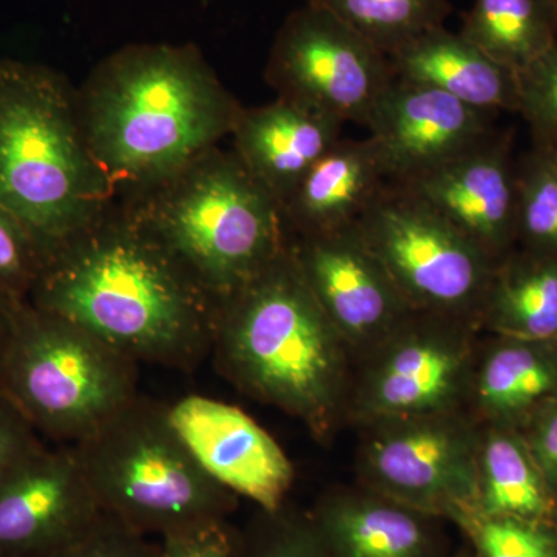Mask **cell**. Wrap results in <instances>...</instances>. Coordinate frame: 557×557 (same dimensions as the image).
<instances>
[{
    "label": "cell",
    "mask_w": 557,
    "mask_h": 557,
    "mask_svg": "<svg viewBox=\"0 0 557 557\" xmlns=\"http://www.w3.org/2000/svg\"><path fill=\"white\" fill-rule=\"evenodd\" d=\"M27 302L138 364L190 372L211 354L219 302L121 203L47 256Z\"/></svg>",
    "instance_id": "1"
},
{
    "label": "cell",
    "mask_w": 557,
    "mask_h": 557,
    "mask_svg": "<svg viewBox=\"0 0 557 557\" xmlns=\"http://www.w3.org/2000/svg\"><path fill=\"white\" fill-rule=\"evenodd\" d=\"M81 124L116 203L137 199L230 137L240 102L194 46L134 44L78 89Z\"/></svg>",
    "instance_id": "2"
},
{
    "label": "cell",
    "mask_w": 557,
    "mask_h": 557,
    "mask_svg": "<svg viewBox=\"0 0 557 557\" xmlns=\"http://www.w3.org/2000/svg\"><path fill=\"white\" fill-rule=\"evenodd\" d=\"M211 351L233 386L298 418L319 442L347 413L351 351L292 247L220 304Z\"/></svg>",
    "instance_id": "3"
},
{
    "label": "cell",
    "mask_w": 557,
    "mask_h": 557,
    "mask_svg": "<svg viewBox=\"0 0 557 557\" xmlns=\"http://www.w3.org/2000/svg\"><path fill=\"white\" fill-rule=\"evenodd\" d=\"M113 203L84 135L78 89L57 70L0 58V205L47 259Z\"/></svg>",
    "instance_id": "4"
},
{
    "label": "cell",
    "mask_w": 557,
    "mask_h": 557,
    "mask_svg": "<svg viewBox=\"0 0 557 557\" xmlns=\"http://www.w3.org/2000/svg\"><path fill=\"white\" fill-rule=\"evenodd\" d=\"M121 205L219 306L292 247L281 201L220 146Z\"/></svg>",
    "instance_id": "5"
},
{
    "label": "cell",
    "mask_w": 557,
    "mask_h": 557,
    "mask_svg": "<svg viewBox=\"0 0 557 557\" xmlns=\"http://www.w3.org/2000/svg\"><path fill=\"white\" fill-rule=\"evenodd\" d=\"M72 448L101 511L143 536L228 519L237 507L180 440L164 405L139 395Z\"/></svg>",
    "instance_id": "6"
},
{
    "label": "cell",
    "mask_w": 557,
    "mask_h": 557,
    "mask_svg": "<svg viewBox=\"0 0 557 557\" xmlns=\"http://www.w3.org/2000/svg\"><path fill=\"white\" fill-rule=\"evenodd\" d=\"M138 366L87 330L24 300L0 364V391L47 443L73 446L138 397Z\"/></svg>",
    "instance_id": "7"
},
{
    "label": "cell",
    "mask_w": 557,
    "mask_h": 557,
    "mask_svg": "<svg viewBox=\"0 0 557 557\" xmlns=\"http://www.w3.org/2000/svg\"><path fill=\"white\" fill-rule=\"evenodd\" d=\"M355 226L413 310L467 319L478 327L497 262L474 242L391 182Z\"/></svg>",
    "instance_id": "8"
},
{
    "label": "cell",
    "mask_w": 557,
    "mask_h": 557,
    "mask_svg": "<svg viewBox=\"0 0 557 557\" xmlns=\"http://www.w3.org/2000/svg\"><path fill=\"white\" fill-rule=\"evenodd\" d=\"M478 330L467 319L410 313L364 355V368L348 395L350 420L366 428L394 418L461 410L471 394Z\"/></svg>",
    "instance_id": "9"
},
{
    "label": "cell",
    "mask_w": 557,
    "mask_h": 557,
    "mask_svg": "<svg viewBox=\"0 0 557 557\" xmlns=\"http://www.w3.org/2000/svg\"><path fill=\"white\" fill-rule=\"evenodd\" d=\"M362 487L434 518L478 508L480 424L456 412L394 418L366 426Z\"/></svg>",
    "instance_id": "10"
},
{
    "label": "cell",
    "mask_w": 557,
    "mask_h": 557,
    "mask_svg": "<svg viewBox=\"0 0 557 557\" xmlns=\"http://www.w3.org/2000/svg\"><path fill=\"white\" fill-rule=\"evenodd\" d=\"M265 79L277 97L368 129L395 75L383 51L309 0L278 28Z\"/></svg>",
    "instance_id": "11"
},
{
    "label": "cell",
    "mask_w": 557,
    "mask_h": 557,
    "mask_svg": "<svg viewBox=\"0 0 557 557\" xmlns=\"http://www.w3.org/2000/svg\"><path fill=\"white\" fill-rule=\"evenodd\" d=\"M299 269L350 351L368 355L413 313L357 226L295 237Z\"/></svg>",
    "instance_id": "12"
},
{
    "label": "cell",
    "mask_w": 557,
    "mask_h": 557,
    "mask_svg": "<svg viewBox=\"0 0 557 557\" xmlns=\"http://www.w3.org/2000/svg\"><path fill=\"white\" fill-rule=\"evenodd\" d=\"M168 420L205 472L260 511L284 507L295 480L292 461L260 424L237 406L203 395L164 405Z\"/></svg>",
    "instance_id": "13"
},
{
    "label": "cell",
    "mask_w": 557,
    "mask_h": 557,
    "mask_svg": "<svg viewBox=\"0 0 557 557\" xmlns=\"http://www.w3.org/2000/svg\"><path fill=\"white\" fill-rule=\"evenodd\" d=\"M516 164L512 135L494 131L467 152L395 185L423 201L498 262L518 247Z\"/></svg>",
    "instance_id": "14"
},
{
    "label": "cell",
    "mask_w": 557,
    "mask_h": 557,
    "mask_svg": "<svg viewBox=\"0 0 557 557\" xmlns=\"http://www.w3.org/2000/svg\"><path fill=\"white\" fill-rule=\"evenodd\" d=\"M102 515L72 446H44L0 485V557H46Z\"/></svg>",
    "instance_id": "15"
},
{
    "label": "cell",
    "mask_w": 557,
    "mask_h": 557,
    "mask_svg": "<svg viewBox=\"0 0 557 557\" xmlns=\"http://www.w3.org/2000/svg\"><path fill=\"white\" fill-rule=\"evenodd\" d=\"M493 120V112L395 78L368 131L388 182L405 183L478 146L496 131Z\"/></svg>",
    "instance_id": "16"
},
{
    "label": "cell",
    "mask_w": 557,
    "mask_h": 557,
    "mask_svg": "<svg viewBox=\"0 0 557 557\" xmlns=\"http://www.w3.org/2000/svg\"><path fill=\"white\" fill-rule=\"evenodd\" d=\"M344 123L277 97L270 104L242 108L233 131V152L282 207L311 168L343 134Z\"/></svg>",
    "instance_id": "17"
},
{
    "label": "cell",
    "mask_w": 557,
    "mask_h": 557,
    "mask_svg": "<svg viewBox=\"0 0 557 557\" xmlns=\"http://www.w3.org/2000/svg\"><path fill=\"white\" fill-rule=\"evenodd\" d=\"M309 519L333 557H445L443 519L368 487L322 497Z\"/></svg>",
    "instance_id": "18"
},
{
    "label": "cell",
    "mask_w": 557,
    "mask_h": 557,
    "mask_svg": "<svg viewBox=\"0 0 557 557\" xmlns=\"http://www.w3.org/2000/svg\"><path fill=\"white\" fill-rule=\"evenodd\" d=\"M387 183L370 138H341L285 201L293 239L351 228Z\"/></svg>",
    "instance_id": "19"
},
{
    "label": "cell",
    "mask_w": 557,
    "mask_h": 557,
    "mask_svg": "<svg viewBox=\"0 0 557 557\" xmlns=\"http://www.w3.org/2000/svg\"><path fill=\"white\" fill-rule=\"evenodd\" d=\"M388 61L397 79L443 91L486 112L519 113L518 73L445 25L410 40Z\"/></svg>",
    "instance_id": "20"
},
{
    "label": "cell",
    "mask_w": 557,
    "mask_h": 557,
    "mask_svg": "<svg viewBox=\"0 0 557 557\" xmlns=\"http://www.w3.org/2000/svg\"><path fill=\"white\" fill-rule=\"evenodd\" d=\"M557 395V343L494 336L479 351L469 403L479 424L522 429Z\"/></svg>",
    "instance_id": "21"
},
{
    "label": "cell",
    "mask_w": 557,
    "mask_h": 557,
    "mask_svg": "<svg viewBox=\"0 0 557 557\" xmlns=\"http://www.w3.org/2000/svg\"><path fill=\"white\" fill-rule=\"evenodd\" d=\"M494 336L557 343V258L516 247L498 260L478 314Z\"/></svg>",
    "instance_id": "22"
},
{
    "label": "cell",
    "mask_w": 557,
    "mask_h": 557,
    "mask_svg": "<svg viewBox=\"0 0 557 557\" xmlns=\"http://www.w3.org/2000/svg\"><path fill=\"white\" fill-rule=\"evenodd\" d=\"M478 511L557 522V493L518 429L480 424Z\"/></svg>",
    "instance_id": "23"
},
{
    "label": "cell",
    "mask_w": 557,
    "mask_h": 557,
    "mask_svg": "<svg viewBox=\"0 0 557 557\" xmlns=\"http://www.w3.org/2000/svg\"><path fill=\"white\" fill-rule=\"evenodd\" d=\"M460 35L519 73L557 39L555 9L549 0H474Z\"/></svg>",
    "instance_id": "24"
},
{
    "label": "cell",
    "mask_w": 557,
    "mask_h": 557,
    "mask_svg": "<svg viewBox=\"0 0 557 557\" xmlns=\"http://www.w3.org/2000/svg\"><path fill=\"white\" fill-rule=\"evenodd\" d=\"M386 57L429 30L443 27L449 0H313Z\"/></svg>",
    "instance_id": "25"
},
{
    "label": "cell",
    "mask_w": 557,
    "mask_h": 557,
    "mask_svg": "<svg viewBox=\"0 0 557 557\" xmlns=\"http://www.w3.org/2000/svg\"><path fill=\"white\" fill-rule=\"evenodd\" d=\"M478 557H557V522L487 516L465 509L449 520Z\"/></svg>",
    "instance_id": "26"
},
{
    "label": "cell",
    "mask_w": 557,
    "mask_h": 557,
    "mask_svg": "<svg viewBox=\"0 0 557 557\" xmlns=\"http://www.w3.org/2000/svg\"><path fill=\"white\" fill-rule=\"evenodd\" d=\"M518 247L557 258V174L533 146L518 160Z\"/></svg>",
    "instance_id": "27"
},
{
    "label": "cell",
    "mask_w": 557,
    "mask_h": 557,
    "mask_svg": "<svg viewBox=\"0 0 557 557\" xmlns=\"http://www.w3.org/2000/svg\"><path fill=\"white\" fill-rule=\"evenodd\" d=\"M242 557H333L311 525L309 516L293 515L282 507L260 511L242 534Z\"/></svg>",
    "instance_id": "28"
},
{
    "label": "cell",
    "mask_w": 557,
    "mask_h": 557,
    "mask_svg": "<svg viewBox=\"0 0 557 557\" xmlns=\"http://www.w3.org/2000/svg\"><path fill=\"white\" fill-rule=\"evenodd\" d=\"M46 263L38 240L13 212L0 205V296L27 300Z\"/></svg>",
    "instance_id": "29"
},
{
    "label": "cell",
    "mask_w": 557,
    "mask_h": 557,
    "mask_svg": "<svg viewBox=\"0 0 557 557\" xmlns=\"http://www.w3.org/2000/svg\"><path fill=\"white\" fill-rule=\"evenodd\" d=\"M519 113L534 143L557 135V39L545 53L518 73Z\"/></svg>",
    "instance_id": "30"
},
{
    "label": "cell",
    "mask_w": 557,
    "mask_h": 557,
    "mask_svg": "<svg viewBox=\"0 0 557 557\" xmlns=\"http://www.w3.org/2000/svg\"><path fill=\"white\" fill-rule=\"evenodd\" d=\"M150 557H242V534L228 519H211L153 539Z\"/></svg>",
    "instance_id": "31"
},
{
    "label": "cell",
    "mask_w": 557,
    "mask_h": 557,
    "mask_svg": "<svg viewBox=\"0 0 557 557\" xmlns=\"http://www.w3.org/2000/svg\"><path fill=\"white\" fill-rule=\"evenodd\" d=\"M153 541L102 512L86 531L46 557H150Z\"/></svg>",
    "instance_id": "32"
},
{
    "label": "cell",
    "mask_w": 557,
    "mask_h": 557,
    "mask_svg": "<svg viewBox=\"0 0 557 557\" xmlns=\"http://www.w3.org/2000/svg\"><path fill=\"white\" fill-rule=\"evenodd\" d=\"M47 445L24 413L0 391V485Z\"/></svg>",
    "instance_id": "33"
},
{
    "label": "cell",
    "mask_w": 557,
    "mask_h": 557,
    "mask_svg": "<svg viewBox=\"0 0 557 557\" xmlns=\"http://www.w3.org/2000/svg\"><path fill=\"white\" fill-rule=\"evenodd\" d=\"M520 434L557 493V395L533 413Z\"/></svg>",
    "instance_id": "34"
},
{
    "label": "cell",
    "mask_w": 557,
    "mask_h": 557,
    "mask_svg": "<svg viewBox=\"0 0 557 557\" xmlns=\"http://www.w3.org/2000/svg\"><path fill=\"white\" fill-rule=\"evenodd\" d=\"M21 302H24V300L0 296V364H2L3 354H5L11 329H13L14 317H16L17 307L21 306Z\"/></svg>",
    "instance_id": "35"
},
{
    "label": "cell",
    "mask_w": 557,
    "mask_h": 557,
    "mask_svg": "<svg viewBox=\"0 0 557 557\" xmlns=\"http://www.w3.org/2000/svg\"><path fill=\"white\" fill-rule=\"evenodd\" d=\"M533 146L541 149L544 156L547 157L548 163L552 164L553 170L557 174V135L545 139V141L534 143Z\"/></svg>",
    "instance_id": "36"
},
{
    "label": "cell",
    "mask_w": 557,
    "mask_h": 557,
    "mask_svg": "<svg viewBox=\"0 0 557 557\" xmlns=\"http://www.w3.org/2000/svg\"><path fill=\"white\" fill-rule=\"evenodd\" d=\"M453 557H478L472 553V549H465V552L457 553L456 556Z\"/></svg>",
    "instance_id": "37"
},
{
    "label": "cell",
    "mask_w": 557,
    "mask_h": 557,
    "mask_svg": "<svg viewBox=\"0 0 557 557\" xmlns=\"http://www.w3.org/2000/svg\"><path fill=\"white\" fill-rule=\"evenodd\" d=\"M549 2H552L553 9H555L556 20H557V0H549Z\"/></svg>",
    "instance_id": "38"
}]
</instances>
